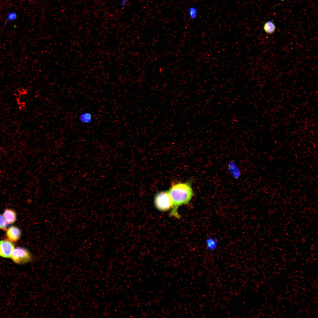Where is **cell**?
Wrapping results in <instances>:
<instances>
[{
    "instance_id": "1",
    "label": "cell",
    "mask_w": 318,
    "mask_h": 318,
    "mask_svg": "<svg viewBox=\"0 0 318 318\" xmlns=\"http://www.w3.org/2000/svg\"><path fill=\"white\" fill-rule=\"evenodd\" d=\"M168 191L173 203L170 216L179 219L180 216L178 213V208L189 203L193 197L191 184L188 182L177 183L172 185Z\"/></svg>"
},
{
    "instance_id": "12",
    "label": "cell",
    "mask_w": 318,
    "mask_h": 318,
    "mask_svg": "<svg viewBox=\"0 0 318 318\" xmlns=\"http://www.w3.org/2000/svg\"><path fill=\"white\" fill-rule=\"evenodd\" d=\"M16 15L15 13H11L9 14L6 21L7 22V21L14 20L16 19Z\"/></svg>"
},
{
    "instance_id": "9",
    "label": "cell",
    "mask_w": 318,
    "mask_h": 318,
    "mask_svg": "<svg viewBox=\"0 0 318 318\" xmlns=\"http://www.w3.org/2000/svg\"><path fill=\"white\" fill-rule=\"evenodd\" d=\"M206 244L208 249L210 251H213L216 248L217 242L215 239L210 238L207 240Z\"/></svg>"
},
{
    "instance_id": "7",
    "label": "cell",
    "mask_w": 318,
    "mask_h": 318,
    "mask_svg": "<svg viewBox=\"0 0 318 318\" xmlns=\"http://www.w3.org/2000/svg\"><path fill=\"white\" fill-rule=\"evenodd\" d=\"M80 122L83 124H89L91 123L93 120V116L89 111H84L81 113L79 116Z\"/></svg>"
},
{
    "instance_id": "3",
    "label": "cell",
    "mask_w": 318,
    "mask_h": 318,
    "mask_svg": "<svg viewBox=\"0 0 318 318\" xmlns=\"http://www.w3.org/2000/svg\"><path fill=\"white\" fill-rule=\"evenodd\" d=\"M11 258L15 263L21 264L31 261L32 256L27 249L19 247L14 249L11 254Z\"/></svg>"
},
{
    "instance_id": "6",
    "label": "cell",
    "mask_w": 318,
    "mask_h": 318,
    "mask_svg": "<svg viewBox=\"0 0 318 318\" xmlns=\"http://www.w3.org/2000/svg\"><path fill=\"white\" fill-rule=\"evenodd\" d=\"M3 216L8 224H12L15 222L16 218V212L12 210L6 209L4 211Z\"/></svg>"
},
{
    "instance_id": "8",
    "label": "cell",
    "mask_w": 318,
    "mask_h": 318,
    "mask_svg": "<svg viewBox=\"0 0 318 318\" xmlns=\"http://www.w3.org/2000/svg\"><path fill=\"white\" fill-rule=\"evenodd\" d=\"M263 28L266 33L269 34H272L276 31V26L273 21L268 20L264 23Z\"/></svg>"
},
{
    "instance_id": "4",
    "label": "cell",
    "mask_w": 318,
    "mask_h": 318,
    "mask_svg": "<svg viewBox=\"0 0 318 318\" xmlns=\"http://www.w3.org/2000/svg\"><path fill=\"white\" fill-rule=\"evenodd\" d=\"M14 249V245L10 241H0V256L5 258H10Z\"/></svg>"
},
{
    "instance_id": "10",
    "label": "cell",
    "mask_w": 318,
    "mask_h": 318,
    "mask_svg": "<svg viewBox=\"0 0 318 318\" xmlns=\"http://www.w3.org/2000/svg\"><path fill=\"white\" fill-rule=\"evenodd\" d=\"M188 14L191 19L193 20L195 19L198 16V9L195 6H191L188 9Z\"/></svg>"
},
{
    "instance_id": "2",
    "label": "cell",
    "mask_w": 318,
    "mask_h": 318,
    "mask_svg": "<svg viewBox=\"0 0 318 318\" xmlns=\"http://www.w3.org/2000/svg\"><path fill=\"white\" fill-rule=\"evenodd\" d=\"M154 204L158 211L165 212L170 210L173 202L168 191H162L156 194L154 198Z\"/></svg>"
},
{
    "instance_id": "5",
    "label": "cell",
    "mask_w": 318,
    "mask_h": 318,
    "mask_svg": "<svg viewBox=\"0 0 318 318\" xmlns=\"http://www.w3.org/2000/svg\"><path fill=\"white\" fill-rule=\"evenodd\" d=\"M21 234L20 229L17 227L12 226L7 230L6 236L11 242H16L20 238Z\"/></svg>"
},
{
    "instance_id": "11",
    "label": "cell",
    "mask_w": 318,
    "mask_h": 318,
    "mask_svg": "<svg viewBox=\"0 0 318 318\" xmlns=\"http://www.w3.org/2000/svg\"><path fill=\"white\" fill-rule=\"evenodd\" d=\"M8 226V223L5 219L3 216L0 215V229L5 230Z\"/></svg>"
}]
</instances>
